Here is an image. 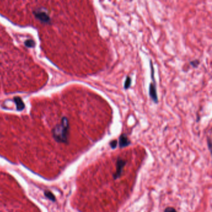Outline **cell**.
Here are the masks:
<instances>
[{
	"label": "cell",
	"mask_w": 212,
	"mask_h": 212,
	"mask_svg": "<svg viewBox=\"0 0 212 212\" xmlns=\"http://www.w3.org/2000/svg\"><path fill=\"white\" fill-rule=\"evenodd\" d=\"M47 194H48V195H46V196H47V197H48L49 198H50V199H53V197H52V196H53L52 194H51V193H50V192H46Z\"/></svg>",
	"instance_id": "cell-12"
},
{
	"label": "cell",
	"mask_w": 212,
	"mask_h": 212,
	"mask_svg": "<svg viewBox=\"0 0 212 212\" xmlns=\"http://www.w3.org/2000/svg\"><path fill=\"white\" fill-rule=\"evenodd\" d=\"M119 146L120 148L126 147L131 144V141L126 134H122L119 137Z\"/></svg>",
	"instance_id": "cell-5"
},
{
	"label": "cell",
	"mask_w": 212,
	"mask_h": 212,
	"mask_svg": "<svg viewBox=\"0 0 212 212\" xmlns=\"http://www.w3.org/2000/svg\"><path fill=\"white\" fill-rule=\"evenodd\" d=\"M117 144H118V141L116 140H114V141H111V142L109 143V145L111 147V148L114 149L117 146Z\"/></svg>",
	"instance_id": "cell-11"
},
{
	"label": "cell",
	"mask_w": 212,
	"mask_h": 212,
	"mask_svg": "<svg viewBox=\"0 0 212 212\" xmlns=\"http://www.w3.org/2000/svg\"><path fill=\"white\" fill-rule=\"evenodd\" d=\"M127 162L124 160L123 159L119 158L116 162V172L113 174L114 179H117L121 177L123 169L126 164Z\"/></svg>",
	"instance_id": "cell-3"
},
{
	"label": "cell",
	"mask_w": 212,
	"mask_h": 212,
	"mask_svg": "<svg viewBox=\"0 0 212 212\" xmlns=\"http://www.w3.org/2000/svg\"><path fill=\"white\" fill-rule=\"evenodd\" d=\"M207 143H208V147H209V149H210V148H211V139L209 138V139H207Z\"/></svg>",
	"instance_id": "cell-13"
},
{
	"label": "cell",
	"mask_w": 212,
	"mask_h": 212,
	"mask_svg": "<svg viewBox=\"0 0 212 212\" xmlns=\"http://www.w3.org/2000/svg\"><path fill=\"white\" fill-rule=\"evenodd\" d=\"M25 44L26 46H27L29 47H32L34 46L35 43L32 40H27L25 42Z\"/></svg>",
	"instance_id": "cell-9"
},
{
	"label": "cell",
	"mask_w": 212,
	"mask_h": 212,
	"mask_svg": "<svg viewBox=\"0 0 212 212\" xmlns=\"http://www.w3.org/2000/svg\"><path fill=\"white\" fill-rule=\"evenodd\" d=\"M68 121L66 118H63L60 124L57 125L53 130V135L57 141L65 142L68 134Z\"/></svg>",
	"instance_id": "cell-1"
},
{
	"label": "cell",
	"mask_w": 212,
	"mask_h": 212,
	"mask_svg": "<svg viewBox=\"0 0 212 212\" xmlns=\"http://www.w3.org/2000/svg\"><path fill=\"white\" fill-rule=\"evenodd\" d=\"M190 64L193 67V68H196L198 65L200 64V61L197 59H195L194 60H192V61H190Z\"/></svg>",
	"instance_id": "cell-8"
},
{
	"label": "cell",
	"mask_w": 212,
	"mask_h": 212,
	"mask_svg": "<svg viewBox=\"0 0 212 212\" xmlns=\"http://www.w3.org/2000/svg\"><path fill=\"white\" fill-rule=\"evenodd\" d=\"M164 212H177L175 209H174L172 207H167Z\"/></svg>",
	"instance_id": "cell-10"
},
{
	"label": "cell",
	"mask_w": 212,
	"mask_h": 212,
	"mask_svg": "<svg viewBox=\"0 0 212 212\" xmlns=\"http://www.w3.org/2000/svg\"><path fill=\"white\" fill-rule=\"evenodd\" d=\"M35 17L43 22H48L50 21V17L46 12L44 10L37 9L34 12Z\"/></svg>",
	"instance_id": "cell-4"
},
{
	"label": "cell",
	"mask_w": 212,
	"mask_h": 212,
	"mask_svg": "<svg viewBox=\"0 0 212 212\" xmlns=\"http://www.w3.org/2000/svg\"><path fill=\"white\" fill-rule=\"evenodd\" d=\"M150 77L152 80V82L149 84V94L150 99L154 103H158V96L157 92V86L156 82L154 76V68L153 66V63L151 60H150Z\"/></svg>",
	"instance_id": "cell-2"
},
{
	"label": "cell",
	"mask_w": 212,
	"mask_h": 212,
	"mask_svg": "<svg viewBox=\"0 0 212 212\" xmlns=\"http://www.w3.org/2000/svg\"><path fill=\"white\" fill-rule=\"evenodd\" d=\"M131 83H132V80L131 78L129 76H127L126 78V80L124 81V88L125 90H127L130 88L131 86Z\"/></svg>",
	"instance_id": "cell-7"
},
{
	"label": "cell",
	"mask_w": 212,
	"mask_h": 212,
	"mask_svg": "<svg viewBox=\"0 0 212 212\" xmlns=\"http://www.w3.org/2000/svg\"><path fill=\"white\" fill-rule=\"evenodd\" d=\"M14 101L16 104L17 109L22 110L24 108V104L20 98H19V97L14 98Z\"/></svg>",
	"instance_id": "cell-6"
}]
</instances>
